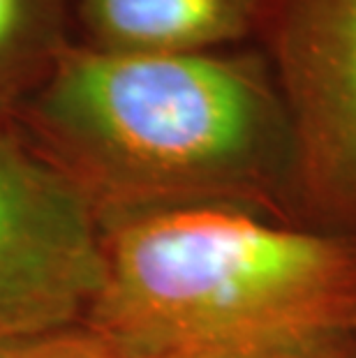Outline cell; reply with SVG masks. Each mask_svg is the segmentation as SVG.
<instances>
[{"instance_id":"1","label":"cell","mask_w":356,"mask_h":358,"mask_svg":"<svg viewBox=\"0 0 356 358\" xmlns=\"http://www.w3.org/2000/svg\"><path fill=\"white\" fill-rule=\"evenodd\" d=\"M33 141L130 213L238 206L292 220V132L269 67L222 51L67 47L24 102Z\"/></svg>"},{"instance_id":"2","label":"cell","mask_w":356,"mask_h":358,"mask_svg":"<svg viewBox=\"0 0 356 358\" xmlns=\"http://www.w3.org/2000/svg\"><path fill=\"white\" fill-rule=\"evenodd\" d=\"M83 322L125 358H315L356 340V238L238 206L130 213Z\"/></svg>"},{"instance_id":"3","label":"cell","mask_w":356,"mask_h":358,"mask_svg":"<svg viewBox=\"0 0 356 358\" xmlns=\"http://www.w3.org/2000/svg\"><path fill=\"white\" fill-rule=\"evenodd\" d=\"M95 201L44 150L0 127V347L65 333L104 278Z\"/></svg>"},{"instance_id":"4","label":"cell","mask_w":356,"mask_h":358,"mask_svg":"<svg viewBox=\"0 0 356 358\" xmlns=\"http://www.w3.org/2000/svg\"><path fill=\"white\" fill-rule=\"evenodd\" d=\"M297 222L356 238V0H262Z\"/></svg>"},{"instance_id":"5","label":"cell","mask_w":356,"mask_h":358,"mask_svg":"<svg viewBox=\"0 0 356 358\" xmlns=\"http://www.w3.org/2000/svg\"><path fill=\"white\" fill-rule=\"evenodd\" d=\"M86 47L118 53L220 51L259 21L262 0H72Z\"/></svg>"},{"instance_id":"6","label":"cell","mask_w":356,"mask_h":358,"mask_svg":"<svg viewBox=\"0 0 356 358\" xmlns=\"http://www.w3.org/2000/svg\"><path fill=\"white\" fill-rule=\"evenodd\" d=\"M72 0H0V118L14 111L58 63Z\"/></svg>"},{"instance_id":"7","label":"cell","mask_w":356,"mask_h":358,"mask_svg":"<svg viewBox=\"0 0 356 358\" xmlns=\"http://www.w3.org/2000/svg\"><path fill=\"white\" fill-rule=\"evenodd\" d=\"M0 358H125L107 342L95 338L93 333L83 335H70L58 333L51 338L26 342V345H17L0 356Z\"/></svg>"},{"instance_id":"8","label":"cell","mask_w":356,"mask_h":358,"mask_svg":"<svg viewBox=\"0 0 356 358\" xmlns=\"http://www.w3.org/2000/svg\"><path fill=\"white\" fill-rule=\"evenodd\" d=\"M315 358H356V340L345 342V345H340V347H333L329 352H324Z\"/></svg>"},{"instance_id":"9","label":"cell","mask_w":356,"mask_h":358,"mask_svg":"<svg viewBox=\"0 0 356 358\" xmlns=\"http://www.w3.org/2000/svg\"><path fill=\"white\" fill-rule=\"evenodd\" d=\"M7 349H12V347H0V356H3V354L7 352Z\"/></svg>"}]
</instances>
